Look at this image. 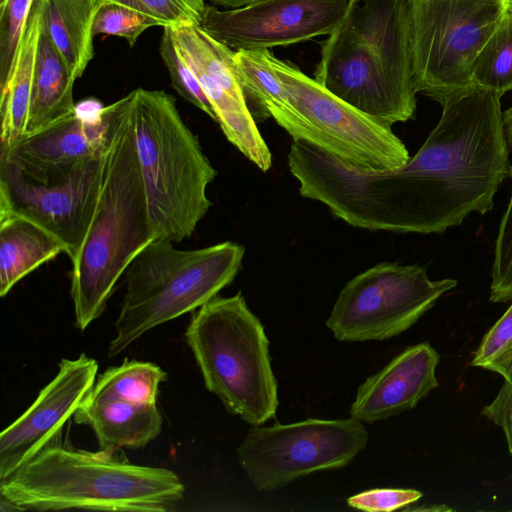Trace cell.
I'll return each instance as SVG.
<instances>
[{
	"label": "cell",
	"instance_id": "cell-15",
	"mask_svg": "<svg viewBox=\"0 0 512 512\" xmlns=\"http://www.w3.org/2000/svg\"><path fill=\"white\" fill-rule=\"evenodd\" d=\"M178 49L193 69L227 140L260 170L272 154L249 109L235 62V51L198 25L171 27Z\"/></svg>",
	"mask_w": 512,
	"mask_h": 512
},
{
	"label": "cell",
	"instance_id": "cell-19",
	"mask_svg": "<svg viewBox=\"0 0 512 512\" xmlns=\"http://www.w3.org/2000/svg\"><path fill=\"white\" fill-rule=\"evenodd\" d=\"M268 49L236 51L235 62L247 103L253 104L255 121L272 117L294 141H305L322 149V140L291 103L268 58Z\"/></svg>",
	"mask_w": 512,
	"mask_h": 512
},
{
	"label": "cell",
	"instance_id": "cell-25",
	"mask_svg": "<svg viewBox=\"0 0 512 512\" xmlns=\"http://www.w3.org/2000/svg\"><path fill=\"white\" fill-rule=\"evenodd\" d=\"M159 51L178 94L216 121L212 105L191 66L180 53L171 27H163Z\"/></svg>",
	"mask_w": 512,
	"mask_h": 512
},
{
	"label": "cell",
	"instance_id": "cell-37",
	"mask_svg": "<svg viewBox=\"0 0 512 512\" xmlns=\"http://www.w3.org/2000/svg\"><path fill=\"white\" fill-rule=\"evenodd\" d=\"M3 1V0H0V2Z\"/></svg>",
	"mask_w": 512,
	"mask_h": 512
},
{
	"label": "cell",
	"instance_id": "cell-32",
	"mask_svg": "<svg viewBox=\"0 0 512 512\" xmlns=\"http://www.w3.org/2000/svg\"><path fill=\"white\" fill-rule=\"evenodd\" d=\"M482 413L502 429L508 450L512 453V367L497 396L484 407Z\"/></svg>",
	"mask_w": 512,
	"mask_h": 512
},
{
	"label": "cell",
	"instance_id": "cell-33",
	"mask_svg": "<svg viewBox=\"0 0 512 512\" xmlns=\"http://www.w3.org/2000/svg\"><path fill=\"white\" fill-rule=\"evenodd\" d=\"M215 5H220L229 9L239 8L250 4L256 0H210Z\"/></svg>",
	"mask_w": 512,
	"mask_h": 512
},
{
	"label": "cell",
	"instance_id": "cell-6",
	"mask_svg": "<svg viewBox=\"0 0 512 512\" xmlns=\"http://www.w3.org/2000/svg\"><path fill=\"white\" fill-rule=\"evenodd\" d=\"M245 248L225 241L181 250L153 240L130 262L125 291L108 348L114 357L147 331L194 312L228 286L239 273Z\"/></svg>",
	"mask_w": 512,
	"mask_h": 512
},
{
	"label": "cell",
	"instance_id": "cell-13",
	"mask_svg": "<svg viewBox=\"0 0 512 512\" xmlns=\"http://www.w3.org/2000/svg\"><path fill=\"white\" fill-rule=\"evenodd\" d=\"M105 158L106 152L64 176L38 181L25 177L12 160L0 156V209L18 213L50 231L62 241L72 260L97 207Z\"/></svg>",
	"mask_w": 512,
	"mask_h": 512
},
{
	"label": "cell",
	"instance_id": "cell-36",
	"mask_svg": "<svg viewBox=\"0 0 512 512\" xmlns=\"http://www.w3.org/2000/svg\"><path fill=\"white\" fill-rule=\"evenodd\" d=\"M352 1H361V0H352Z\"/></svg>",
	"mask_w": 512,
	"mask_h": 512
},
{
	"label": "cell",
	"instance_id": "cell-28",
	"mask_svg": "<svg viewBox=\"0 0 512 512\" xmlns=\"http://www.w3.org/2000/svg\"><path fill=\"white\" fill-rule=\"evenodd\" d=\"M31 3L32 0H3L0 2L1 89L11 76Z\"/></svg>",
	"mask_w": 512,
	"mask_h": 512
},
{
	"label": "cell",
	"instance_id": "cell-22",
	"mask_svg": "<svg viewBox=\"0 0 512 512\" xmlns=\"http://www.w3.org/2000/svg\"><path fill=\"white\" fill-rule=\"evenodd\" d=\"M75 80L42 26L26 136L41 132L75 113Z\"/></svg>",
	"mask_w": 512,
	"mask_h": 512
},
{
	"label": "cell",
	"instance_id": "cell-12",
	"mask_svg": "<svg viewBox=\"0 0 512 512\" xmlns=\"http://www.w3.org/2000/svg\"><path fill=\"white\" fill-rule=\"evenodd\" d=\"M166 379V372L154 363L125 359L96 378L74 421L93 430L100 450L145 447L161 432L156 397Z\"/></svg>",
	"mask_w": 512,
	"mask_h": 512
},
{
	"label": "cell",
	"instance_id": "cell-20",
	"mask_svg": "<svg viewBox=\"0 0 512 512\" xmlns=\"http://www.w3.org/2000/svg\"><path fill=\"white\" fill-rule=\"evenodd\" d=\"M46 0H32L11 76L1 89V153L25 136Z\"/></svg>",
	"mask_w": 512,
	"mask_h": 512
},
{
	"label": "cell",
	"instance_id": "cell-26",
	"mask_svg": "<svg viewBox=\"0 0 512 512\" xmlns=\"http://www.w3.org/2000/svg\"><path fill=\"white\" fill-rule=\"evenodd\" d=\"M162 26L161 23L129 6L104 1L95 17L93 34L114 35L125 38L133 47L139 36L148 28Z\"/></svg>",
	"mask_w": 512,
	"mask_h": 512
},
{
	"label": "cell",
	"instance_id": "cell-27",
	"mask_svg": "<svg viewBox=\"0 0 512 512\" xmlns=\"http://www.w3.org/2000/svg\"><path fill=\"white\" fill-rule=\"evenodd\" d=\"M471 365L506 378L512 367V304L484 335Z\"/></svg>",
	"mask_w": 512,
	"mask_h": 512
},
{
	"label": "cell",
	"instance_id": "cell-34",
	"mask_svg": "<svg viewBox=\"0 0 512 512\" xmlns=\"http://www.w3.org/2000/svg\"><path fill=\"white\" fill-rule=\"evenodd\" d=\"M507 142L512 146V106L503 114Z\"/></svg>",
	"mask_w": 512,
	"mask_h": 512
},
{
	"label": "cell",
	"instance_id": "cell-5",
	"mask_svg": "<svg viewBox=\"0 0 512 512\" xmlns=\"http://www.w3.org/2000/svg\"><path fill=\"white\" fill-rule=\"evenodd\" d=\"M127 96L154 240L181 242L192 236L212 206L207 188L217 171L172 95L137 88Z\"/></svg>",
	"mask_w": 512,
	"mask_h": 512
},
{
	"label": "cell",
	"instance_id": "cell-30",
	"mask_svg": "<svg viewBox=\"0 0 512 512\" xmlns=\"http://www.w3.org/2000/svg\"><path fill=\"white\" fill-rule=\"evenodd\" d=\"M120 3L156 20L162 27L200 25L204 0H104Z\"/></svg>",
	"mask_w": 512,
	"mask_h": 512
},
{
	"label": "cell",
	"instance_id": "cell-17",
	"mask_svg": "<svg viewBox=\"0 0 512 512\" xmlns=\"http://www.w3.org/2000/svg\"><path fill=\"white\" fill-rule=\"evenodd\" d=\"M109 141L106 106L102 118L87 120L75 113L69 118L24 137L0 156L12 160L32 180H51L66 175L81 164L102 156Z\"/></svg>",
	"mask_w": 512,
	"mask_h": 512
},
{
	"label": "cell",
	"instance_id": "cell-29",
	"mask_svg": "<svg viewBox=\"0 0 512 512\" xmlns=\"http://www.w3.org/2000/svg\"><path fill=\"white\" fill-rule=\"evenodd\" d=\"M509 175L512 179V166ZM490 301L512 300V193L495 242Z\"/></svg>",
	"mask_w": 512,
	"mask_h": 512
},
{
	"label": "cell",
	"instance_id": "cell-9",
	"mask_svg": "<svg viewBox=\"0 0 512 512\" xmlns=\"http://www.w3.org/2000/svg\"><path fill=\"white\" fill-rule=\"evenodd\" d=\"M456 285L454 279H429L417 265L382 262L346 283L326 326L343 342L389 339L414 325Z\"/></svg>",
	"mask_w": 512,
	"mask_h": 512
},
{
	"label": "cell",
	"instance_id": "cell-8",
	"mask_svg": "<svg viewBox=\"0 0 512 512\" xmlns=\"http://www.w3.org/2000/svg\"><path fill=\"white\" fill-rule=\"evenodd\" d=\"M416 93L441 105L472 87L474 62L498 27L506 0H408Z\"/></svg>",
	"mask_w": 512,
	"mask_h": 512
},
{
	"label": "cell",
	"instance_id": "cell-14",
	"mask_svg": "<svg viewBox=\"0 0 512 512\" xmlns=\"http://www.w3.org/2000/svg\"><path fill=\"white\" fill-rule=\"evenodd\" d=\"M352 0H256L239 8L206 6L200 27L235 51L269 49L333 33Z\"/></svg>",
	"mask_w": 512,
	"mask_h": 512
},
{
	"label": "cell",
	"instance_id": "cell-11",
	"mask_svg": "<svg viewBox=\"0 0 512 512\" xmlns=\"http://www.w3.org/2000/svg\"><path fill=\"white\" fill-rule=\"evenodd\" d=\"M267 58L293 106L319 134L322 149L364 169H393L409 160L390 125L349 105L269 50Z\"/></svg>",
	"mask_w": 512,
	"mask_h": 512
},
{
	"label": "cell",
	"instance_id": "cell-2",
	"mask_svg": "<svg viewBox=\"0 0 512 512\" xmlns=\"http://www.w3.org/2000/svg\"><path fill=\"white\" fill-rule=\"evenodd\" d=\"M116 452L78 450L54 440L0 480L1 511L165 512L183 499L185 487L173 471L132 464Z\"/></svg>",
	"mask_w": 512,
	"mask_h": 512
},
{
	"label": "cell",
	"instance_id": "cell-4",
	"mask_svg": "<svg viewBox=\"0 0 512 512\" xmlns=\"http://www.w3.org/2000/svg\"><path fill=\"white\" fill-rule=\"evenodd\" d=\"M109 141L97 207L71 260L75 324L84 331L104 312L133 258L154 240L128 118V96L106 106Z\"/></svg>",
	"mask_w": 512,
	"mask_h": 512
},
{
	"label": "cell",
	"instance_id": "cell-24",
	"mask_svg": "<svg viewBox=\"0 0 512 512\" xmlns=\"http://www.w3.org/2000/svg\"><path fill=\"white\" fill-rule=\"evenodd\" d=\"M472 86L500 96L512 91V13L507 10L474 62Z\"/></svg>",
	"mask_w": 512,
	"mask_h": 512
},
{
	"label": "cell",
	"instance_id": "cell-3",
	"mask_svg": "<svg viewBox=\"0 0 512 512\" xmlns=\"http://www.w3.org/2000/svg\"><path fill=\"white\" fill-rule=\"evenodd\" d=\"M315 80L388 125L414 116L408 0H361L323 43Z\"/></svg>",
	"mask_w": 512,
	"mask_h": 512
},
{
	"label": "cell",
	"instance_id": "cell-31",
	"mask_svg": "<svg viewBox=\"0 0 512 512\" xmlns=\"http://www.w3.org/2000/svg\"><path fill=\"white\" fill-rule=\"evenodd\" d=\"M422 493L415 489L374 488L355 494L347 504L355 509L369 512H390L415 503Z\"/></svg>",
	"mask_w": 512,
	"mask_h": 512
},
{
	"label": "cell",
	"instance_id": "cell-10",
	"mask_svg": "<svg viewBox=\"0 0 512 512\" xmlns=\"http://www.w3.org/2000/svg\"><path fill=\"white\" fill-rule=\"evenodd\" d=\"M368 433L353 418L306 419L253 426L237 449L238 460L259 491L282 488L308 474L348 465L367 445Z\"/></svg>",
	"mask_w": 512,
	"mask_h": 512
},
{
	"label": "cell",
	"instance_id": "cell-7",
	"mask_svg": "<svg viewBox=\"0 0 512 512\" xmlns=\"http://www.w3.org/2000/svg\"><path fill=\"white\" fill-rule=\"evenodd\" d=\"M185 337L206 388L231 414L252 426L275 416L278 392L269 340L241 292L216 296L195 310Z\"/></svg>",
	"mask_w": 512,
	"mask_h": 512
},
{
	"label": "cell",
	"instance_id": "cell-35",
	"mask_svg": "<svg viewBox=\"0 0 512 512\" xmlns=\"http://www.w3.org/2000/svg\"><path fill=\"white\" fill-rule=\"evenodd\" d=\"M506 10L512 13V0H506Z\"/></svg>",
	"mask_w": 512,
	"mask_h": 512
},
{
	"label": "cell",
	"instance_id": "cell-1",
	"mask_svg": "<svg viewBox=\"0 0 512 512\" xmlns=\"http://www.w3.org/2000/svg\"><path fill=\"white\" fill-rule=\"evenodd\" d=\"M501 97L472 86L444 102L436 127L400 167L343 166L336 190L347 222L371 231L439 234L471 212L491 210L510 170Z\"/></svg>",
	"mask_w": 512,
	"mask_h": 512
},
{
	"label": "cell",
	"instance_id": "cell-16",
	"mask_svg": "<svg viewBox=\"0 0 512 512\" xmlns=\"http://www.w3.org/2000/svg\"><path fill=\"white\" fill-rule=\"evenodd\" d=\"M98 363L81 354L62 359L55 377L0 435V480L12 475L59 437L97 378Z\"/></svg>",
	"mask_w": 512,
	"mask_h": 512
},
{
	"label": "cell",
	"instance_id": "cell-23",
	"mask_svg": "<svg viewBox=\"0 0 512 512\" xmlns=\"http://www.w3.org/2000/svg\"><path fill=\"white\" fill-rule=\"evenodd\" d=\"M104 0H46L43 30L72 76H82L94 56L93 26Z\"/></svg>",
	"mask_w": 512,
	"mask_h": 512
},
{
	"label": "cell",
	"instance_id": "cell-21",
	"mask_svg": "<svg viewBox=\"0 0 512 512\" xmlns=\"http://www.w3.org/2000/svg\"><path fill=\"white\" fill-rule=\"evenodd\" d=\"M66 253V247L35 221L0 209V296L44 263Z\"/></svg>",
	"mask_w": 512,
	"mask_h": 512
},
{
	"label": "cell",
	"instance_id": "cell-18",
	"mask_svg": "<svg viewBox=\"0 0 512 512\" xmlns=\"http://www.w3.org/2000/svg\"><path fill=\"white\" fill-rule=\"evenodd\" d=\"M439 361L428 342L406 348L358 387L350 416L373 423L415 408L438 386Z\"/></svg>",
	"mask_w": 512,
	"mask_h": 512
}]
</instances>
